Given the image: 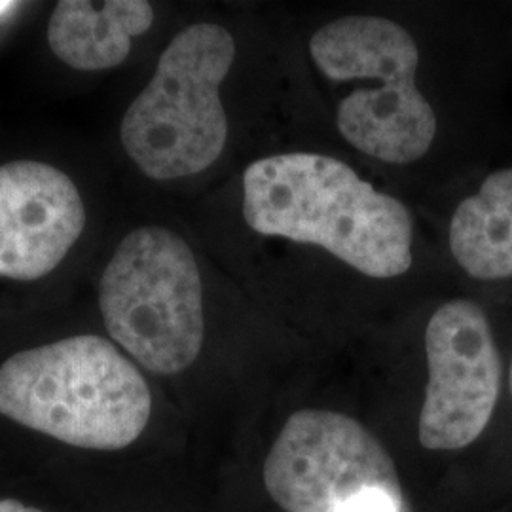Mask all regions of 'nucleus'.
<instances>
[{
  "label": "nucleus",
  "mask_w": 512,
  "mask_h": 512,
  "mask_svg": "<svg viewBox=\"0 0 512 512\" xmlns=\"http://www.w3.org/2000/svg\"><path fill=\"white\" fill-rule=\"evenodd\" d=\"M243 217L262 236L317 245L370 277H399L414 260L406 205L323 154H277L249 165Z\"/></svg>",
  "instance_id": "obj_1"
},
{
  "label": "nucleus",
  "mask_w": 512,
  "mask_h": 512,
  "mask_svg": "<svg viewBox=\"0 0 512 512\" xmlns=\"http://www.w3.org/2000/svg\"><path fill=\"white\" fill-rule=\"evenodd\" d=\"M150 412L143 374L99 336L25 349L0 366V414L69 446L122 450Z\"/></svg>",
  "instance_id": "obj_2"
},
{
  "label": "nucleus",
  "mask_w": 512,
  "mask_h": 512,
  "mask_svg": "<svg viewBox=\"0 0 512 512\" xmlns=\"http://www.w3.org/2000/svg\"><path fill=\"white\" fill-rule=\"evenodd\" d=\"M313 63L349 92L336 124L351 147L387 164H410L431 148L437 116L416 86L420 52L399 23L349 16L323 25L310 40Z\"/></svg>",
  "instance_id": "obj_3"
},
{
  "label": "nucleus",
  "mask_w": 512,
  "mask_h": 512,
  "mask_svg": "<svg viewBox=\"0 0 512 512\" xmlns=\"http://www.w3.org/2000/svg\"><path fill=\"white\" fill-rule=\"evenodd\" d=\"M234 57L236 42L217 23H194L169 42L120 126L122 145L147 177L183 179L219 160L228 139L220 86Z\"/></svg>",
  "instance_id": "obj_4"
},
{
  "label": "nucleus",
  "mask_w": 512,
  "mask_h": 512,
  "mask_svg": "<svg viewBox=\"0 0 512 512\" xmlns=\"http://www.w3.org/2000/svg\"><path fill=\"white\" fill-rule=\"evenodd\" d=\"M110 338L154 374H179L203 346L202 277L181 236L160 226L133 230L99 283Z\"/></svg>",
  "instance_id": "obj_5"
},
{
  "label": "nucleus",
  "mask_w": 512,
  "mask_h": 512,
  "mask_svg": "<svg viewBox=\"0 0 512 512\" xmlns=\"http://www.w3.org/2000/svg\"><path fill=\"white\" fill-rule=\"evenodd\" d=\"M264 484L285 512H346L374 492L403 495L395 461L365 425L313 408L285 421Z\"/></svg>",
  "instance_id": "obj_6"
},
{
  "label": "nucleus",
  "mask_w": 512,
  "mask_h": 512,
  "mask_svg": "<svg viewBox=\"0 0 512 512\" xmlns=\"http://www.w3.org/2000/svg\"><path fill=\"white\" fill-rule=\"evenodd\" d=\"M429 382L420 414L427 450H459L492 420L501 359L486 313L471 300H450L425 329Z\"/></svg>",
  "instance_id": "obj_7"
},
{
  "label": "nucleus",
  "mask_w": 512,
  "mask_h": 512,
  "mask_svg": "<svg viewBox=\"0 0 512 512\" xmlns=\"http://www.w3.org/2000/svg\"><path fill=\"white\" fill-rule=\"evenodd\" d=\"M86 226L69 175L35 160L0 165V277L37 281L54 272Z\"/></svg>",
  "instance_id": "obj_8"
},
{
  "label": "nucleus",
  "mask_w": 512,
  "mask_h": 512,
  "mask_svg": "<svg viewBox=\"0 0 512 512\" xmlns=\"http://www.w3.org/2000/svg\"><path fill=\"white\" fill-rule=\"evenodd\" d=\"M152 21L145 0H61L48 23V44L73 69L105 71L128 59L131 40L147 33Z\"/></svg>",
  "instance_id": "obj_9"
},
{
  "label": "nucleus",
  "mask_w": 512,
  "mask_h": 512,
  "mask_svg": "<svg viewBox=\"0 0 512 512\" xmlns=\"http://www.w3.org/2000/svg\"><path fill=\"white\" fill-rule=\"evenodd\" d=\"M450 249L471 277H511L512 169L495 171L475 196L459 203L450 224Z\"/></svg>",
  "instance_id": "obj_10"
},
{
  "label": "nucleus",
  "mask_w": 512,
  "mask_h": 512,
  "mask_svg": "<svg viewBox=\"0 0 512 512\" xmlns=\"http://www.w3.org/2000/svg\"><path fill=\"white\" fill-rule=\"evenodd\" d=\"M0 512H44L37 509V507H29L23 505L21 501L16 499H0Z\"/></svg>",
  "instance_id": "obj_11"
},
{
  "label": "nucleus",
  "mask_w": 512,
  "mask_h": 512,
  "mask_svg": "<svg viewBox=\"0 0 512 512\" xmlns=\"http://www.w3.org/2000/svg\"><path fill=\"white\" fill-rule=\"evenodd\" d=\"M12 6H16V2H10V0H0V14L8 12Z\"/></svg>",
  "instance_id": "obj_12"
},
{
  "label": "nucleus",
  "mask_w": 512,
  "mask_h": 512,
  "mask_svg": "<svg viewBox=\"0 0 512 512\" xmlns=\"http://www.w3.org/2000/svg\"><path fill=\"white\" fill-rule=\"evenodd\" d=\"M509 384H511V395H512V365H511V380H509Z\"/></svg>",
  "instance_id": "obj_13"
}]
</instances>
